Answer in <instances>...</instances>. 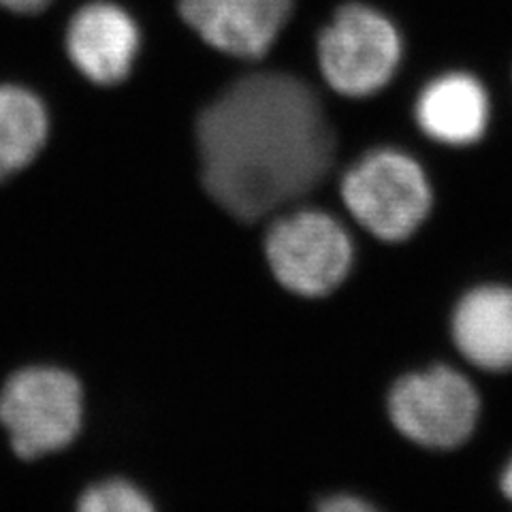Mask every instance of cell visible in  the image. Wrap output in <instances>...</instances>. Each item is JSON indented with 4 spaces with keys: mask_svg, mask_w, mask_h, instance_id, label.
Segmentation results:
<instances>
[{
    "mask_svg": "<svg viewBox=\"0 0 512 512\" xmlns=\"http://www.w3.org/2000/svg\"><path fill=\"white\" fill-rule=\"evenodd\" d=\"M402 58V39L382 13L346 5L318 37V64L338 94L370 96L391 82Z\"/></svg>",
    "mask_w": 512,
    "mask_h": 512,
    "instance_id": "cell-4",
    "label": "cell"
},
{
    "mask_svg": "<svg viewBox=\"0 0 512 512\" xmlns=\"http://www.w3.org/2000/svg\"><path fill=\"white\" fill-rule=\"evenodd\" d=\"M389 414L399 434L425 448H455L478 423L480 399L472 382L453 367L436 365L395 382Z\"/></svg>",
    "mask_w": 512,
    "mask_h": 512,
    "instance_id": "cell-6",
    "label": "cell"
},
{
    "mask_svg": "<svg viewBox=\"0 0 512 512\" xmlns=\"http://www.w3.org/2000/svg\"><path fill=\"white\" fill-rule=\"evenodd\" d=\"M500 487H502V493L506 495V500L512 502V459L508 461V466H506L504 472H502Z\"/></svg>",
    "mask_w": 512,
    "mask_h": 512,
    "instance_id": "cell-15",
    "label": "cell"
},
{
    "mask_svg": "<svg viewBox=\"0 0 512 512\" xmlns=\"http://www.w3.org/2000/svg\"><path fill=\"white\" fill-rule=\"evenodd\" d=\"M52 3L54 0H0V7H5L9 11H18V13H35Z\"/></svg>",
    "mask_w": 512,
    "mask_h": 512,
    "instance_id": "cell-14",
    "label": "cell"
},
{
    "mask_svg": "<svg viewBox=\"0 0 512 512\" xmlns=\"http://www.w3.org/2000/svg\"><path fill=\"white\" fill-rule=\"evenodd\" d=\"M50 135V116L35 92L0 86V182L28 167Z\"/></svg>",
    "mask_w": 512,
    "mask_h": 512,
    "instance_id": "cell-11",
    "label": "cell"
},
{
    "mask_svg": "<svg viewBox=\"0 0 512 512\" xmlns=\"http://www.w3.org/2000/svg\"><path fill=\"white\" fill-rule=\"evenodd\" d=\"M139 28L122 7L92 3L79 9L67 30L75 69L99 86H116L131 73L139 52Z\"/></svg>",
    "mask_w": 512,
    "mask_h": 512,
    "instance_id": "cell-8",
    "label": "cell"
},
{
    "mask_svg": "<svg viewBox=\"0 0 512 512\" xmlns=\"http://www.w3.org/2000/svg\"><path fill=\"white\" fill-rule=\"evenodd\" d=\"M491 118L489 94L468 73H446L429 82L416 101L421 131L446 146H470L485 135Z\"/></svg>",
    "mask_w": 512,
    "mask_h": 512,
    "instance_id": "cell-10",
    "label": "cell"
},
{
    "mask_svg": "<svg viewBox=\"0 0 512 512\" xmlns=\"http://www.w3.org/2000/svg\"><path fill=\"white\" fill-rule=\"evenodd\" d=\"M265 256L286 291L325 297L344 282L355 252L338 220L323 212L301 210L271 224Z\"/></svg>",
    "mask_w": 512,
    "mask_h": 512,
    "instance_id": "cell-5",
    "label": "cell"
},
{
    "mask_svg": "<svg viewBox=\"0 0 512 512\" xmlns=\"http://www.w3.org/2000/svg\"><path fill=\"white\" fill-rule=\"evenodd\" d=\"M293 11V0H180L182 20L197 35L235 58L269 52Z\"/></svg>",
    "mask_w": 512,
    "mask_h": 512,
    "instance_id": "cell-7",
    "label": "cell"
},
{
    "mask_svg": "<svg viewBox=\"0 0 512 512\" xmlns=\"http://www.w3.org/2000/svg\"><path fill=\"white\" fill-rule=\"evenodd\" d=\"M77 512H156L148 495L126 480H105L79 498Z\"/></svg>",
    "mask_w": 512,
    "mask_h": 512,
    "instance_id": "cell-12",
    "label": "cell"
},
{
    "mask_svg": "<svg viewBox=\"0 0 512 512\" xmlns=\"http://www.w3.org/2000/svg\"><path fill=\"white\" fill-rule=\"evenodd\" d=\"M318 512H376L370 504H365L352 495H333L318 506Z\"/></svg>",
    "mask_w": 512,
    "mask_h": 512,
    "instance_id": "cell-13",
    "label": "cell"
},
{
    "mask_svg": "<svg viewBox=\"0 0 512 512\" xmlns=\"http://www.w3.org/2000/svg\"><path fill=\"white\" fill-rule=\"evenodd\" d=\"M342 199L372 235L384 242H402L425 222L431 210V186L412 156L376 150L348 169Z\"/></svg>",
    "mask_w": 512,
    "mask_h": 512,
    "instance_id": "cell-2",
    "label": "cell"
},
{
    "mask_svg": "<svg viewBox=\"0 0 512 512\" xmlns=\"http://www.w3.org/2000/svg\"><path fill=\"white\" fill-rule=\"evenodd\" d=\"M457 350L487 372L512 370V288L478 286L457 303L451 320Z\"/></svg>",
    "mask_w": 512,
    "mask_h": 512,
    "instance_id": "cell-9",
    "label": "cell"
},
{
    "mask_svg": "<svg viewBox=\"0 0 512 512\" xmlns=\"http://www.w3.org/2000/svg\"><path fill=\"white\" fill-rule=\"evenodd\" d=\"M201 178L233 218L254 222L329 173L335 135L316 92L288 73L239 79L197 120Z\"/></svg>",
    "mask_w": 512,
    "mask_h": 512,
    "instance_id": "cell-1",
    "label": "cell"
},
{
    "mask_svg": "<svg viewBox=\"0 0 512 512\" xmlns=\"http://www.w3.org/2000/svg\"><path fill=\"white\" fill-rule=\"evenodd\" d=\"M84 391L58 367H28L13 374L0 393V423L13 451L37 459L69 446L82 429Z\"/></svg>",
    "mask_w": 512,
    "mask_h": 512,
    "instance_id": "cell-3",
    "label": "cell"
}]
</instances>
